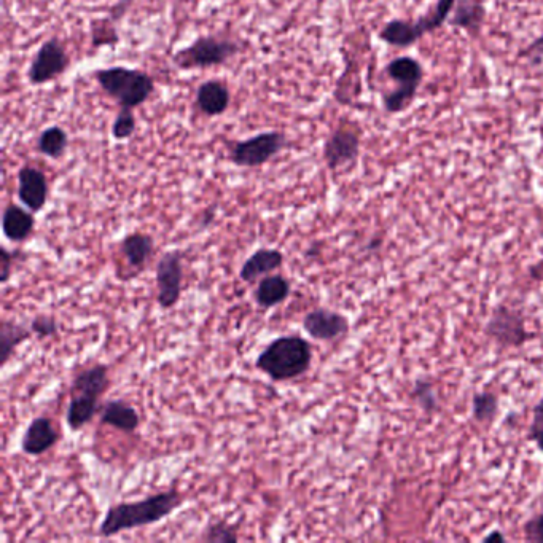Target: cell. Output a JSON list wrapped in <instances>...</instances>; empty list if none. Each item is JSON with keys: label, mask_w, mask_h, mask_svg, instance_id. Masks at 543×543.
I'll return each mask as SVG.
<instances>
[{"label": "cell", "mask_w": 543, "mask_h": 543, "mask_svg": "<svg viewBox=\"0 0 543 543\" xmlns=\"http://www.w3.org/2000/svg\"><path fill=\"white\" fill-rule=\"evenodd\" d=\"M184 502L176 489L155 494L137 502H122L107 510L106 518L99 526V536L112 537L120 532L160 523L176 512Z\"/></svg>", "instance_id": "obj_1"}, {"label": "cell", "mask_w": 543, "mask_h": 543, "mask_svg": "<svg viewBox=\"0 0 543 543\" xmlns=\"http://www.w3.org/2000/svg\"><path fill=\"white\" fill-rule=\"evenodd\" d=\"M313 362L311 344L300 335L279 336L255 360V368L276 383L290 381L308 372Z\"/></svg>", "instance_id": "obj_2"}, {"label": "cell", "mask_w": 543, "mask_h": 543, "mask_svg": "<svg viewBox=\"0 0 543 543\" xmlns=\"http://www.w3.org/2000/svg\"><path fill=\"white\" fill-rule=\"evenodd\" d=\"M101 90L117 102L120 109H137L149 101L155 91V80L147 72L115 66L94 72Z\"/></svg>", "instance_id": "obj_3"}, {"label": "cell", "mask_w": 543, "mask_h": 543, "mask_svg": "<svg viewBox=\"0 0 543 543\" xmlns=\"http://www.w3.org/2000/svg\"><path fill=\"white\" fill-rule=\"evenodd\" d=\"M458 0H437L435 7L419 20H391L379 31V40L394 48H410L422 37L438 31L450 20L454 5Z\"/></svg>", "instance_id": "obj_4"}, {"label": "cell", "mask_w": 543, "mask_h": 543, "mask_svg": "<svg viewBox=\"0 0 543 543\" xmlns=\"http://www.w3.org/2000/svg\"><path fill=\"white\" fill-rule=\"evenodd\" d=\"M386 75L394 82L392 91L383 94V107L389 115L410 109L424 80V67L413 56H399L389 61Z\"/></svg>", "instance_id": "obj_5"}, {"label": "cell", "mask_w": 543, "mask_h": 543, "mask_svg": "<svg viewBox=\"0 0 543 543\" xmlns=\"http://www.w3.org/2000/svg\"><path fill=\"white\" fill-rule=\"evenodd\" d=\"M238 53L239 45L235 40L217 36H201L192 45L177 51L172 61L182 71H195V69L223 66Z\"/></svg>", "instance_id": "obj_6"}, {"label": "cell", "mask_w": 543, "mask_h": 543, "mask_svg": "<svg viewBox=\"0 0 543 543\" xmlns=\"http://www.w3.org/2000/svg\"><path fill=\"white\" fill-rule=\"evenodd\" d=\"M287 144L289 139L286 134L279 131L255 134L243 141L233 142L228 158L239 168H260L286 149Z\"/></svg>", "instance_id": "obj_7"}, {"label": "cell", "mask_w": 543, "mask_h": 543, "mask_svg": "<svg viewBox=\"0 0 543 543\" xmlns=\"http://www.w3.org/2000/svg\"><path fill=\"white\" fill-rule=\"evenodd\" d=\"M71 66V56L58 37H51L37 50L28 69V80L31 85H47L55 82Z\"/></svg>", "instance_id": "obj_8"}, {"label": "cell", "mask_w": 543, "mask_h": 543, "mask_svg": "<svg viewBox=\"0 0 543 543\" xmlns=\"http://www.w3.org/2000/svg\"><path fill=\"white\" fill-rule=\"evenodd\" d=\"M360 131L352 125L336 128L324 144V160L330 171L356 163L360 155Z\"/></svg>", "instance_id": "obj_9"}, {"label": "cell", "mask_w": 543, "mask_h": 543, "mask_svg": "<svg viewBox=\"0 0 543 543\" xmlns=\"http://www.w3.org/2000/svg\"><path fill=\"white\" fill-rule=\"evenodd\" d=\"M485 332L491 340L501 344L504 348H515V346H521L529 340L523 316L507 306H499L494 309L491 319L486 324Z\"/></svg>", "instance_id": "obj_10"}, {"label": "cell", "mask_w": 543, "mask_h": 543, "mask_svg": "<svg viewBox=\"0 0 543 543\" xmlns=\"http://www.w3.org/2000/svg\"><path fill=\"white\" fill-rule=\"evenodd\" d=\"M184 260L182 252L172 251L163 255L157 265L158 303L169 309L177 305L182 295Z\"/></svg>", "instance_id": "obj_11"}, {"label": "cell", "mask_w": 543, "mask_h": 543, "mask_svg": "<svg viewBox=\"0 0 543 543\" xmlns=\"http://www.w3.org/2000/svg\"><path fill=\"white\" fill-rule=\"evenodd\" d=\"M303 329L314 340L332 341L348 333L349 321L343 314L317 308L306 314Z\"/></svg>", "instance_id": "obj_12"}, {"label": "cell", "mask_w": 543, "mask_h": 543, "mask_svg": "<svg viewBox=\"0 0 543 543\" xmlns=\"http://www.w3.org/2000/svg\"><path fill=\"white\" fill-rule=\"evenodd\" d=\"M18 198L31 212H40L48 201V180L36 166L24 165L18 172Z\"/></svg>", "instance_id": "obj_13"}, {"label": "cell", "mask_w": 543, "mask_h": 543, "mask_svg": "<svg viewBox=\"0 0 543 543\" xmlns=\"http://www.w3.org/2000/svg\"><path fill=\"white\" fill-rule=\"evenodd\" d=\"M486 21L485 0H458L451 13V28L467 32L472 39H477Z\"/></svg>", "instance_id": "obj_14"}, {"label": "cell", "mask_w": 543, "mask_h": 543, "mask_svg": "<svg viewBox=\"0 0 543 543\" xmlns=\"http://www.w3.org/2000/svg\"><path fill=\"white\" fill-rule=\"evenodd\" d=\"M59 440L55 424L48 418H36L24 432L21 448L29 456H42Z\"/></svg>", "instance_id": "obj_15"}, {"label": "cell", "mask_w": 543, "mask_h": 543, "mask_svg": "<svg viewBox=\"0 0 543 543\" xmlns=\"http://www.w3.org/2000/svg\"><path fill=\"white\" fill-rule=\"evenodd\" d=\"M230 102V90L219 80L201 83L196 91V106L201 110V114L208 117H220L225 114L230 107Z\"/></svg>", "instance_id": "obj_16"}, {"label": "cell", "mask_w": 543, "mask_h": 543, "mask_svg": "<svg viewBox=\"0 0 543 543\" xmlns=\"http://www.w3.org/2000/svg\"><path fill=\"white\" fill-rule=\"evenodd\" d=\"M34 228H36V219L31 212L16 204H8L2 215V230L8 241L24 243L31 238Z\"/></svg>", "instance_id": "obj_17"}, {"label": "cell", "mask_w": 543, "mask_h": 543, "mask_svg": "<svg viewBox=\"0 0 543 543\" xmlns=\"http://www.w3.org/2000/svg\"><path fill=\"white\" fill-rule=\"evenodd\" d=\"M282 263H284V254L278 249H258L244 262L243 268L239 271V278L244 282H255L279 270Z\"/></svg>", "instance_id": "obj_18"}, {"label": "cell", "mask_w": 543, "mask_h": 543, "mask_svg": "<svg viewBox=\"0 0 543 543\" xmlns=\"http://www.w3.org/2000/svg\"><path fill=\"white\" fill-rule=\"evenodd\" d=\"M101 424L115 427L125 434H133L141 424V418L136 408L131 407L125 400H110L102 408Z\"/></svg>", "instance_id": "obj_19"}, {"label": "cell", "mask_w": 543, "mask_h": 543, "mask_svg": "<svg viewBox=\"0 0 543 543\" xmlns=\"http://www.w3.org/2000/svg\"><path fill=\"white\" fill-rule=\"evenodd\" d=\"M109 383V368L106 365H94L75 376L71 391L72 394L93 395L99 399L107 391Z\"/></svg>", "instance_id": "obj_20"}, {"label": "cell", "mask_w": 543, "mask_h": 543, "mask_svg": "<svg viewBox=\"0 0 543 543\" xmlns=\"http://www.w3.org/2000/svg\"><path fill=\"white\" fill-rule=\"evenodd\" d=\"M290 282L284 276H265L255 290V301L260 308L270 309L289 298Z\"/></svg>", "instance_id": "obj_21"}, {"label": "cell", "mask_w": 543, "mask_h": 543, "mask_svg": "<svg viewBox=\"0 0 543 543\" xmlns=\"http://www.w3.org/2000/svg\"><path fill=\"white\" fill-rule=\"evenodd\" d=\"M98 397L86 394H72L71 403L67 408V426L71 430H80L93 421L94 415L98 413Z\"/></svg>", "instance_id": "obj_22"}, {"label": "cell", "mask_w": 543, "mask_h": 543, "mask_svg": "<svg viewBox=\"0 0 543 543\" xmlns=\"http://www.w3.org/2000/svg\"><path fill=\"white\" fill-rule=\"evenodd\" d=\"M126 262L133 268H144L153 252V238L145 233H131L122 243Z\"/></svg>", "instance_id": "obj_23"}, {"label": "cell", "mask_w": 543, "mask_h": 543, "mask_svg": "<svg viewBox=\"0 0 543 543\" xmlns=\"http://www.w3.org/2000/svg\"><path fill=\"white\" fill-rule=\"evenodd\" d=\"M29 336L31 332L23 324L13 321L2 322L0 325V365L2 367L7 365L15 349L28 340Z\"/></svg>", "instance_id": "obj_24"}, {"label": "cell", "mask_w": 543, "mask_h": 543, "mask_svg": "<svg viewBox=\"0 0 543 543\" xmlns=\"http://www.w3.org/2000/svg\"><path fill=\"white\" fill-rule=\"evenodd\" d=\"M69 145V136L66 129L53 125L43 129L37 139V150L51 160H59L66 153Z\"/></svg>", "instance_id": "obj_25"}, {"label": "cell", "mask_w": 543, "mask_h": 543, "mask_svg": "<svg viewBox=\"0 0 543 543\" xmlns=\"http://www.w3.org/2000/svg\"><path fill=\"white\" fill-rule=\"evenodd\" d=\"M115 23L117 21L112 20L110 16L99 18L91 23V45L94 48L114 47L120 42Z\"/></svg>", "instance_id": "obj_26"}, {"label": "cell", "mask_w": 543, "mask_h": 543, "mask_svg": "<svg viewBox=\"0 0 543 543\" xmlns=\"http://www.w3.org/2000/svg\"><path fill=\"white\" fill-rule=\"evenodd\" d=\"M473 418L480 422H488L497 415L499 400L491 392H480L473 397Z\"/></svg>", "instance_id": "obj_27"}, {"label": "cell", "mask_w": 543, "mask_h": 543, "mask_svg": "<svg viewBox=\"0 0 543 543\" xmlns=\"http://www.w3.org/2000/svg\"><path fill=\"white\" fill-rule=\"evenodd\" d=\"M137 122L133 109H120L112 125V136L117 141H126L136 133Z\"/></svg>", "instance_id": "obj_28"}, {"label": "cell", "mask_w": 543, "mask_h": 543, "mask_svg": "<svg viewBox=\"0 0 543 543\" xmlns=\"http://www.w3.org/2000/svg\"><path fill=\"white\" fill-rule=\"evenodd\" d=\"M203 540L208 543H235L239 537L236 529L230 524L214 523L204 532Z\"/></svg>", "instance_id": "obj_29"}, {"label": "cell", "mask_w": 543, "mask_h": 543, "mask_svg": "<svg viewBox=\"0 0 543 543\" xmlns=\"http://www.w3.org/2000/svg\"><path fill=\"white\" fill-rule=\"evenodd\" d=\"M413 391H415L413 394H415L416 402L421 405L422 410L427 411V413H432V411L437 410V394H435L434 387L430 386L429 383H422V381H419Z\"/></svg>", "instance_id": "obj_30"}, {"label": "cell", "mask_w": 543, "mask_h": 543, "mask_svg": "<svg viewBox=\"0 0 543 543\" xmlns=\"http://www.w3.org/2000/svg\"><path fill=\"white\" fill-rule=\"evenodd\" d=\"M31 332L36 333L39 338H48L58 333V322L53 316H37L31 322Z\"/></svg>", "instance_id": "obj_31"}, {"label": "cell", "mask_w": 543, "mask_h": 543, "mask_svg": "<svg viewBox=\"0 0 543 543\" xmlns=\"http://www.w3.org/2000/svg\"><path fill=\"white\" fill-rule=\"evenodd\" d=\"M529 437H531L532 442H536L537 448L543 451V411L534 410V419H532Z\"/></svg>", "instance_id": "obj_32"}, {"label": "cell", "mask_w": 543, "mask_h": 543, "mask_svg": "<svg viewBox=\"0 0 543 543\" xmlns=\"http://www.w3.org/2000/svg\"><path fill=\"white\" fill-rule=\"evenodd\" d=\"M520 56L523 58H529L534 61V63H540L543 59V32L537 37L531 45L521 50Z\"/></svg>", "instance_id": "obj_33"}, {"label": "cell", "mask_w": 543, "mask_h": 543, "mask_svg": "<svg viewBox=\"0 0 543 543\" xmlns=\"http://www.w3.org/2000/svg\"><path fill=\"white\" fill-rule=\"evenodd\" d=\"M524 531H526V537L532 540V542L543 543V513L542 515H537L534 520L529 521Z\"/></svg>", "instance_id": "obj_34"}, {"label": "cell", "mask_w": 543, "mask_h": 543, "mask_svg": "<svg viewBox=\"0 0 543 543\" xmlns=\"http://www.w3.org/2000/svg\"><path fill=\"white\" fill-rule=\"evenodd\" d=\"M0 263H2L0 281H2V284H5V282H8V279H10V276H12L13 268V254H10L5 247L0 249Z\"/></svg>", "instance_id": "obj_35"}, {"label": "cell", "mask_w": 543, "mask_h": 543, "mask_svg": "<svg viewBox=\"0 0 543 543\" xmlns=\"http://www.w3.org/2000/svg\"><path fill=\"white\" fill-rule=\"evenodd\" d=\"M134 0H117V4L112 7V10H110L109 16L114 21H120L125 18L126 13H128V8L131 7V4H133ZM153 2H157V0H153Z\"/></svg>", "instance_id": "obj_36"}, {"label": "cell", "mask_w": 543, "mask_h": 543, "mask_svg": "<svg viewBox=\"0 0 543 543\" xmlns=\"http://www.w3.org/2000/svg\"><path fill=\"white\" fill-rule=\"evenodd\" d=\"M496 540L504 542L505 537L502 536L501 532H493V534H489V536L485 537V542H496Z\"/></svg>", "instance_id": "obj_37"}, {"label": "cell", "mask_w": 543, "mask_h": 543, "mask_svg": "<svg viewBox=\"0 0 543 543\" xmlns=\"http://www.w3.org/2000/svg\"><path fill=\"white\" fill-rule=\"evenodd\" d=\"M534 410H540V411H543V399L540 400L539 403H537V407L534 408Z\"/></svg>", "instance_id": "obj_38"}]
</instances>
